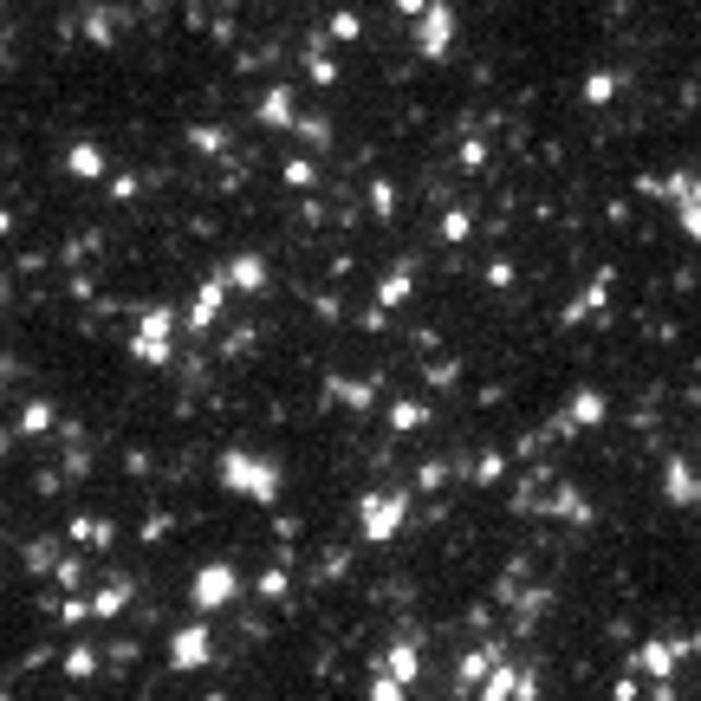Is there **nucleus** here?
<instances>
[{
    "label": "nucleus",
    "mask_w": 701,
    "mask_h": 701,
    "mask_svg": "<svg viewBox=\"0 0 701 701\" xmlns=\"http://www.w3.org/2000/svg\"><path fill=\"white\" fill-rule=\"evenodd\" d=\"M65 533H72V540H78L85 553H111V540H118V527H111L105 513H78V520H72Z\"/></svg>",
    "instance_id": "nucleus-14"
},
{
    "label": "nucleus",
    "mask_w": 701,
    "mask_h": 701,
    "mask_svg": "<svg viewBox=\"0 0 701 701\" xmlns=\"http://www.w3.org/2000/svg\"><path fill=\"white\" fill-rule=\"evenodd\" d=\"M65 176H72V182H98V176H105V149H98V143H72V149H65Z\"/></svg>",
    "instance_id": "nucleus-19"
},
{
    "label": "nucleus",
    "mask_w": 701,
    "mask_h": 701,
    "mask_svg": "<svg viewBox=\"0 0 701 701\" xmlns=\"http://www.w3.org/2000/svg\"><path fill=\"white\" fill-rule=\"evenodd\" d=\"M611 701H643V689H637V676H617V682H611Z\"/></svg>",
    "instance_id": "nucleus-32"
},
{
    "label": "nucleus",
    "mask_w": 701,
    "mask_h": 701,
    "mask_svg": "<svg viewBox=\"0 0 701 701\" xmlns=\"http://www.w3.org/2000/svg\"><path fill=\"white\" fill-rule=\"evenodd\" d=\"M162 533H169V513H149V520H143V546H149V540H162Z\"/></svg>",
    "instance_id": "nucleus-34"
},
{
    "label": "nucleus",
    "mask_w": 701,
    "mask_h": 701,
    "mask_svg": "<svg viewBox=\"0 0 701 701\" xmlns=\"http://www.w3.org/2000/svg\"><path fill=\"white\" fill-rule=\"evenodd\" d=\"M663 494H669L676 507H696V500H701V481H696V468H689L682 455H669V461H663Z\"/></svg>",
    "instance_id": "nucleus-13"
},
{
    "label": "nucleus",
    "mask_w": 701,
    "mask_h": 701,
    "mask_svg": "<svg viewBox=\"0 0 701 701\" xmlns=\"http://www.w3.org/2000/svg\"><path fill=\"white\" fill-rule=\"evenodd\" d=\"M696 507H701V500H696Z\"/></svg>",
    "instance_id": "nucleus-39"
},
{
    "label": "nucleus",
    "mask_w": 701,
    "mask_h": 701,
    "mask_svg": "<svg viewBox=\"0 0 701 701\" xmlns=\"http://www.w3.org/2000/svg\"><path fill=\"white\" fill-rule=\"evenodd\" d=\"M131 597H137V578H111V584L92 591V617H124Z\"/></svg>",
    "instance_id": "nucleus-15"
},
{
    "label": "nucleus",
    "mask_w": 701,
    "mask_h": 701,
    "mask_svg": "<svg viewBox=\"0 0 701 701\" xmlns=\"http://www.w3.org/2000/svg\"><path fill=\"white\" fill-rule=\"evenodd\" d=\"M286 182L305 189V182H318V169H312V162H286Z\"/></svg>",
    "instance_id": "nucleus-33"
},
{
    "label": "nucleus",
    "mask_w": 701,
    "mask_h": 701,
    "mask_svg": "<svg viewBox=\"0 0 701 701\" xmlns=\"http://www.w3.org/2000/svg\"><path fill=\"white\" fill-rule=\"evenodd\" d=\"M410 292H416V286H410V274H390V280L377 286V305H384V312H390V305H403V299H410Z\"/></svg>",
    "instance_id": "nucleus-24"
},
{
    "label": "nucleus",
    "mask_w": 701,
    "mask_h": 701,
    "mask_svg": "<svg viewBox=\"0 0 701 701\" xmlns=\"http://www.w3.org/2000/svg\"><path fill=\"white\" fill-rule=\"evenodd\" d=\"M0 397H7V377H0Z\"/></svg>",
    "instance_id": "nucleus-37"
},
{
    "label": "nucleus",
    "mask_w": 701,
    "mask_h": 701,
    "mask_svg": "<svg viewBox=\"0 0 701 701\" xmlns=\"http://www.w3.org/2000/svg\"><path fill=\"white\" fill-rule=\"evenodd\" d=\"M500 656H507L500 643H481V650H461V656H455V689H481V682H487V669H494Z\"/></svg>",
    "instance_id": "nucleus-11"
},
{
    "label": "nucleus",
    "mask_w": 701,
    "mask_h": 701,
    "mask_svg": "<svg viewBox=\"0 0 701 701\" xmlns=\"http://www.w3.org/2000/svg\"><path fill=\"white\" fill-rule=\"evenodd\" d=\"M59 669H65L72 682H92V676H98V643H65V650H59Z\"/></svg>",
    "instance_id": "nucleus-20"
},
{
    "label": "nucleus",
    "mask_w": 701,
    "mask_h": 701,
    "mask_svg": "<svg viewBox=\"0 0 701 701\" xmlns=\"http://www.w3.org/2000/svg\"><path fill=\"white\" fill-rule=\"evenodd\" d=\"M241 571L228 559H202L189 571V604H195V617H221V611H234L241 604Z\"/></svg>",
    "instance_id": "nucleus-4"
},
{
    "label": "nucleus",
    "mask_w": 701,
    "mask_h": 701,
    "mask_svg": "<svg viewBox=\"0 0 701 701\" xmlns=\"http://www.w3.org/2000/svg\"><path fill=\"white\" fill-rule=\"evenodd\" d=\"M221 274H228L234 292H261V286H267V261H261V254H241V261H228Z\"/></svg>",
    "instance_id": "nucleus-21"
},
{
    "label": "nucleus",
    "mask_w": 701,
    "mask_h": 701,
    "mask_svg": "<svg viewBox=\"0 0 701 701\" xmlns=\"http://www.w3.org/2000/svg\"><path fill=\"white\" fill-rule=\"evenodd\" d=\"M474 696H481V701H540V676H533V669H513V663L500 656Z\"/></svg>",
    "instance_id": "nucleus-8"
},
{
    "label": "nucleus",
    "mask_w": 701,
    "mask_h": 701,
    "mask_svg": "<svg viewBox=\"0 0 701 701\" xmlns=\"http://www.w3.org/2000/svg\"><path fill=\"white\" fill-rule=\"evenodd\" d=\"M305 65H312V85H338V65H331L318 46H312V59H305Z\"/></svg>",
    "instance_id": "nucleus-29"
},
{
    "label": "nucleus",
    "mask_w": 701,
    "mask_h": 701,
    "mask_svg": "<svg viewBox=\"0 0 701 701\" xmlns=\"http://www.w3.org/2000/svg\"><path fill=\"white\" fill-rule=\"evenodd\" d=\"M390 7H397L403 20H416V13H422V7H428V0H390Z\"/></svg>",
    "instance_id": "nucleus-35"
},
{
    "label": "nucleus",
    "mask_w": 701,
    "mask_h": 701,
    "mask_svg": "<svg viewBox=\"0 0 701 701\" xmlns=\"http://www.w3.org/2000/svg\"><path fill=\"white\" fill-rule=\"evenodd\" d=\"M325 403H338V410H358V416H364V410L377 403V384H371V377H331V384H325Z\"/></svg>",
    "instance_id": "nucleus-12"
},
{
    "label": "nucleus",
    "mask_w": 701,
    "mask_h": 701,
    "mask_svg": "<svg viewBox=\"0 0 701 701\" xmlns=\"http://www.w3.org/2000/svg\"><path fill=\"white\" fill-rule=\"evenodd\" d=\"M494 481H507V455H481L474 461V487H494Z\"/></svg>",
    "instance_id": "nucleus-26"
},
{
    "label": "nucleus",
    "mask_w": 701,
    "mask_h": 701,
    "mask_svg": "<svg viewBox=\"0 0 701 701\" xmlns=\"http://www.w3.org/2000/svg\"><path fill=\"white\" fill-rule=\"evenodd\" d=\"M0 455H13V428H0Z\"/></svg>",
    "instance_id": "nucleus-36"
},
{
    "label": "nucleus",
    "mask_w": 701,
    "mask_h": 701,
    "mask_svg": "<svg viewBox=\"0 0 701 701\" xmlns=\"http://www.w3.org/2000/svg\"><path fill=\"white\" fill-rule=\"evenodd\" d=\"M59 565V540H33L26 546V571H52Z\"/></svg>",
    "instance_id": "nucleus-25"
},
{
    "label": "nucleus",
    "mask_w": 701,
    "mask_h": 701,
    "mask_svg": "<svg viewBox=\"0 0 701 701\" xmlns=\"http://www.w3.org/2000/svg\"><path fill=\"white\" fill-rule=\"evenodd\" d=\"M215 481H221V494H234V500H254V507H274L286 487L280 461L274 455H261V448H221L215 455Z\"/></svg>",
    "instance_id": "nucleus-1"
},
{
    "label": "nucleus",
    "mask_w": 701,
    "mask_h": 701,
    "mask_svg": "<svg viewBox=\"0 0 701 701\" xmlns=\"http://www.w3.org/2000/svg\"><path fill=\"white\" fill-rule=\"evenodd\" d=\"M286 584H292V578H286V565H274V571H261V578H254V591H261V597H286Z\"/></svg>",
    "instance_id": "nucleus-28"
},
{
    "label": "nucleus",
    "mask_w": 701,
    "mask_h": 701,
    "mask_svg": "<svg viewBox=\"0 0 701 701\" xmlns=\"http://www.w3.org/2000/svg\"><path fill=\"white\" fill-rule=\"evenodd\" d=\"M358 533H364V546H397L410 533V487L358 494Z\"/></svg>",
    "instance_id": "nucleus-3"
},
{
    "label": "nucleus",
    "mask_w": 701,
    "mask_h": 701,
    "mask_svg": "<svg viewBox=\"0 0 701 701\" xmlns=\"http://www.w3.org/2000/svg\"><path fill=\"white\" fill-rule=\"evenodd\" d=\"M52 428H59V403H52V397H26V410H20V428H13V435L39 442V435H52Z\"/></svg>",
    "instance_id": "nucleus-16"
},
{
    "label": "nucleus",
    "mask_w": 701,
    "mask_h": 701,
    "mask_svg": "<svg viewBox=\"0 0 701 701\" xmlns=\"http://www.w3.org/2000/svg\"><path fill=\"white\" fill-rule=\"evenodd\" d=\"M228 274H208V280L189 292V305H182V338H202V331H215L221 325V305H228Z\"/></svg>",
    "instance_id": "nucleus-5"
},
{
    "label": "nucleus",
    "mask_w": 701,
    "mask_h": 701,
    "mask_svg": "<svg viewBox=\"0 0 701 701\" xmlns=\"http://www.w3.org/2000/svg\"><path fill=\"white\" fill-rule=\"evenodd\" d=\"M676 202H682V234H689V241H701V195H696V189H682Z\"/></svg>",
    "instance_id": "nucleus-27"
},
{
    "label": "nucleus",
    "mask_w": 701,
    "mask_h": 701,
    "mask_svg": "<svg viewBox=\"0 0 701 701\" xmlns=\"http://www.w3.org/2000/svg\"><path fill=\"white\" fill-rule=\"evenodd\" d=\"M422 422H428V403H422V397H397V403H390V428H397V435H416Z\"/></svg>",
    "instance_id": "nucleus-22"
},
{
    "label": "nucleus",
    "mask_w": 701,
    "mask_h": 701,
    "mask_svg": "<svg viewBox=\"0 0 701 701\" xmlns=\"http://www.w3.org/2000/svg\"><path fill=\"white\" fill-rule=\"evenodd\" d=\"M630 656H637V669H643V676H656V682H676V669L696 656V643H689V637H650V643H637Z\"/></svg>",
    "instance_id": "nucleus-7"
},
{
    "label": "nucleus",
    "mask_w": 701,
    "mask_h": 701,
    "mask_svg": "<svg viewBox=\"0 0 701 701\" xmlns=\"http://www.w3.org/2000/svg\"><path fill=\"white\" fill-rule=\"evenodd\" d=\"M604 410H611V403H604V390H571V403L559 410L553 428H559V435H584V428H597V422H604Z\"/></svg>",
    "instance_id": "nucleus-10"
},
{
    "label": "nucleus",
    "mask_w": 701,
    "mask_h": 701,
    "mask_svg": "<svg viewBox=\"0 0 701 701\" xmlns=\"http://www.w3.org/2000/svg\"><path fill=\"white\" fill-rule=\"evenodd\" d=\"M371 701H410V682H397L390 669H377L371 676Z\"/></svg>",
    "instance_id": "nucleus-23"
},
{
    "label": "nucleus",
    "mask_w": 701,
    "mask_h": 701,
    "mask_svg": "<svg viewBox=\"0 0 701 701\" xmlns=\"http://www.w3.org/2000/svg\"><path fill=\"white\" fill-rule=\"evenodd\" d=\"M611 92H617V78H611V72H597V78H591V85H584V98H591V105H604V98H611Z\"/></svg>",
    "instance_id": "nucleus-31"
},
{
    "label": "nucleus",
    "mask_w": 701,
    "mask_h": 701,
    "mask_svg": "<svg viewBox=\"0 0 701 701\" xmlns=\"http://www.w3.org/2000/svg\"><path fill=\"white\" fill-rule=\"evenodd\" d=\"M331 33H338V39H358V33H364V20H358V13H331Z\"/></svg>",
    "instance_id": "nucleus-30"
},
{
    "label": "nucleus",
    "mask_w": 701,
    "mask_h": 701,
    "mask_svg": "<svg viewBox=\"0 0 701 701\" xmlns=\"http://www.w3.org/2000/svg\"><path fill=\"white\" fill-rule=\"evenodd\" d=\"M0 701H13V696H0Z\"/></svg>",
    "instance_id": "nucleus-38"
},
{
    "label": "nucleus",
    "mask_w": 701,
    "mask_h": 701,
    "mask_svg": "<svg viewBox=\"0 0 701 701\" xmlns=\"http://www.w3.org/2000/svg\"><path fill=\"white\" fill-rule=\"evenodd\" d=\"M416 20H422L416 26V52L422 59H442V52L455 46V7H448V0H428Z\"/></svg>",
    "instance_id": "nucleus-9"
},
{
    "label": "nucleus",
    "mask_w": 701,
    "mask_h": 701,
    "mask_svg": "<svg viewBox=\"0 0 701 701\" xmlns=\"http://www.w3.org/2000/svg\"><path fill=\"white\" fill-rule=\"evenodd\" d=\"M176 338H182V312L162 305V299H149V305L137 312V325H131V364L162 371V364L176 358Z\"/></svg>",
    "instance_id": "nucleus-2"
},
{
    "label": "nucleus",
    "mask_w": 701,
    "mask_h": 701,
    "mask_svg": "<svg viewBox=\"0 0 701 701\" xmlns=\"http://www.w3.org/2000/svg\"><path fill=\"white\" fill-rule=\"evenodd\" d=\"M384 669H390L397 682H410V689H416V676H422V650H416V637L390 643V650H384Z\"/></svg>",
    "instance_id": "nucleus-18"
},
{
    "label": "nucleus",
    "mask_w": 701,
    "mask_h": 701,
    "mask_svg": "<svg viewBox=\"0 0 701 701\" xmlns=\"http://www.w3.org/2000/svg\"><path fill=\"white\" fill-rule=\"evenodd\" d=\"M162 656H169V669H176V676H195V669H208V663H215V630L195 617V624H182V630L169 637V650H162Z\"/></svg>",
    "instance_id": "nucleus-6"
},
{
    "label": "nucleus",
    "mask_w": 701,
    "mask_h": 701,
    "mask_svg": "<svg viewBox=\"0 0 701 701\" xmlns=\"http://www.w3.org/2000/svg\"><path fill=\"white\" fill-rule=\"evenodd\" d=\"M261 124H267V131H292V124H299V105H292V85H274V92L261 98Z\"/></svg>",
    "instance_id": "nucleus-17"
}]
</instances>
